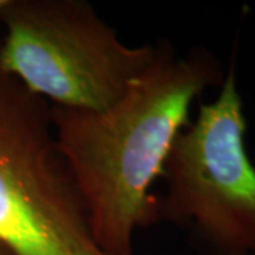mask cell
<instances>
[{"mask_svg": "<svg viewBox=\"0 0 255 255\" xmlns=\"http://www.w3.org/2000/svg\"><path fill=\"white\" fill-rule=\"evenodd\" d=\"M125 95L102 111L51 107L58 150L85 210L94 241L108 255L133 254V236L159 221L152 193L193 102L226 74L209 50L179 57L167 41Z\"/></svg>", "mask_w": 255, "mask_h": 255, "instance_id": "obj_1", "label": "cell"}, {"mask_svg": "<svg viewBox=\"0 0 255 255\" xmlns=\"http://www.w3.org/2000/svg\"><path fill=\"white\" fill-rule=\"evenodd\" d=\"M0 23V71L65 110H107L155 55L127 46L84 0H6Z\"/></svg>", "mask_w": 255, "mask_h": 255, "instance_id": "obj_2", "label": "cell"}, {"mask_svg": "<svg viewBox=\"0 0 255 255\" xmlns=\"http://www.w3.org/2000/svg\"><path fill=\"white\" fill-rule=\"evenodd\" d=\"M246 135L234 53L219 97L199 105L160 177L159 221L186 231L200 255H255V166Z\"/></svg>", "mask_w": 255, "mask_h": 255, "instance_id": "obj_3", "label": "cell"}, {"mask_svg": "<svg viewBox=\"0 0 255 255\" xmlns=\"http://www.w3.org/2000/svg\"><path fill=\"white\" fill-rule=\"evenodd\" d=\"M0 243L16 255H108L58 150L51 107L3 71Z\"/></svg>", "mask_w": 255, "mask_h": 255, "instance_id": "obj_4", "label": "cell"}, {"mask_svg": "<svg viewBox=\"0 0 255 255\" xmlns=\"http://www.w3.org/2000/svg\"><path fill=\"white\" fill-rule=\"evenodd\" d=\"M0 255H16L10 248H7V247L4 246V244H1L0 243Z\"/></svg>", "mask_w": 255, "mask_h": 255, "instance_id": "obj_5", "label": "cell"}, {"mask_svg": "<svg viewBox=\"0 0 255 255\" xmlns=\"http://www.w3.org/2000/svg\"><path fill=\"white\" fill-rule=\"evenodd\" d=\"M6 4V0H0V10H1V7Z\"/></svg>", "mask_w": 255, "mask_h": 255, "instance_id": "obj_6", "label": "cell"}]
</instances>
